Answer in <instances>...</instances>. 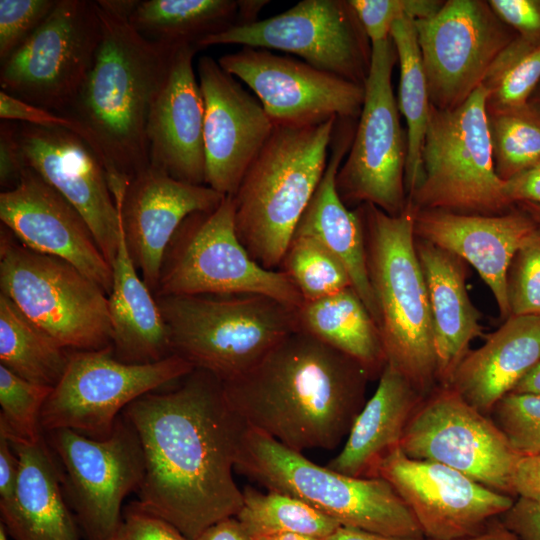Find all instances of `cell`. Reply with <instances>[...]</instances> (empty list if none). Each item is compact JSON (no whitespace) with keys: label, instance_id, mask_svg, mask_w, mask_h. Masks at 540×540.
<instances>
[{"label":"cell","instance_id":"cell-38","mask_svg":"<svg viewBox=\"0 0 540 540\" xmlns=\"http://www.w3.org/2000/svg\"><path fill=\"white\" fill-rule=\"evenodd\" d=\"M493 161L506 181L540 160V111L531 104L488 113Z\"/></svg>","mask_w":540,"mask_h":540},{"label":"cell","instance_id":"cell-51","mask_svg":"<svg viewBox=\"0 0 540 540\" xmlns=\"http://www.w3.org/2000/svg\"><path fill=\"white\" fill-rule=\"evenodd\" d=\"M20 461L9 439L0 433V503L10 501L16 490Z\"/></svg>","mask_w":540,"mask_h":540},{"label":"cell","instance_id":"cell-1","mask_svg":"<svg viewBox=\"0 0 540 540\" xmlns=\"http://www.w3.org/2000/svg\"><path fill=\"white\" fill-rule=\"evenodd\" d=\"M122 414L143 447L145 476L136 501L143 509L190 540L237 515L243 494L233 470L249 426L220 379L193 369L176 387L146 393Z\"/></svg>","mask_w":540,"mask_h":540},{"label":"cell","instance_id":"cell-50","mask_svg":"<svg viewBox=\"0 0 540 540\" xmlns=\"http://www.w3.org/2000/svg\"><path fill=\"white\" fill-rule=\"evenodd\" d=\"M513 494L540 504V454L519 455L512 473Z\"/></svg>","mask_w":540,"mask_h":540},{"label":"cell","instance_id":"cell-59","mask_svg":"<svg viewBox=\"0 0 540 540\" xmlns=\"http://www.w3.org/2000/svg\"><path fill=\"white\" fill-rule=\"evenodd\" d=\"M7 532L2 524H0V540H8Z\"/></svg>","mask_w":540,"mask_h":540},{"label":"cell","instance_id":"cell-49","mask_svg":"<svg viewBox=\"0 0 540 540\" xmlns=\"http://www.w3.org/2000/svg\"><path fill=\"white\" fill-rule=\"evenodd\" d=\"M503 193L509 205L532 203L540 206V160L504 181Z\"/></svg>","mask_w":540,"mask_h":540},{"label":"cell","instance_id":"cell-22","mask_svg":"<svg viewBox=\"0 0 540 540\" xmlns=\"http://www.w3.org/2000/svg\"><path fill=\"white\" fill-rule=\"evenodd\" d=\"M0 220L23 246L72 264L109 295L112 268L89 225L32 169L15 188L1 191Z\"/></svg>","mask_w":540,"mask_h":540},{"label":"cell","instance_id":"cell-39","mask_svg":"<svg viewBox=\"0 0 540 540\" xmlns=\"http://www.w3.org/2000/svg\"><path fill=\"white\" fill-rule=\"evenodd\" d=\"M279 270L288 276L304 301L318 300L352 287L343 263L309 236L293 235Z\"/></svg>","mask_w":540,"mask_h":540},{"label":"cell","instance_id":"cell-20","mask_svg":"<svg viewBox=\"0 0 540 540\" xmlns=\"http://www.w3.org/2000/svg\"><path fill=\"white\" fill-rule=\"evenodd\" d=\"M196 73L204 100L205 185L233 196L275 125L217 60L202 56Z\"/></svg>","mask_w":540,"mask_h":540},{"label":"cell","instance_id":"cell-47","mask_svg":"<svg viewBox=\"0 0 540 540\" xmlns=\"http://www.w3.org/2000/svg\"><path fill=\"white\" fill-rule=\"evenodd\" d=\"M27 169L20 139L19 123H0V185L2 191L15 188Z\"/></svg>","mask_w":540,"mask_h":540},{"label":"cell","instance_id":"cell-2","mask_svg":"<svg viewBox=\"0 0 540 540\" xmlns=\"http://www.w3.org/2000/svg\"><path fill=\"white\" fill-rule=\"evenodd\" d=\"M369 378L355 360L299 328L223 385L249 427L302 453L334 449L348 436Z\"/></svg>","mask_w":540,"mask_h":540},{"label":"cell","instance_id":"cell-16","mask_svg":"<svg viewBox=\"0 0 540 540\" xmlns=\"http://www.w3.org/2000/svg\"><path fill=\"white\" fill-rule=\"evenodd\" d=\"M399 448L410 458L446 465L492 490L513 494L519 454L495 422L451 386L439 385L421 400Z\"/></svg>","mask_w":540,"mask_h":540},{"label":"cell","instance_id":"cell-12","mask_svg":"<svg viewBox=\"0 0 540 540\" xmlns=\"http://www.w3.org/2000/svg\"><path fill=\"white\" fill-rule=\"evenodd\" d=\"M193 369L176 354L157 362L131 364L117 359L113 346L71 351L63 377L42 408L41 430L69 429L92 439H105L130 403L181 380Z\"/></svg>","mask_w":540,"mask_h":540},{"label":"cell","instance_id":"cell-44","mask_svg":"<svg viewBox=\"0 0 540 540\" xmlns=\"http://www.w3.org/2000/svg\"><path fill=\"white\" fill-rule=\"evenodd\" d=\"M57 0H0V61H5L43 23Z\"/></svg>","mask_w":540,"mask_h":540},{"label":"cell","instance_id":"cell-32","mask_svg":"<svg viewBox=\"0 0 540 540\" xmlns=\"http://www.w3.org/2000/svg\"><path fill=\"white\" fill-rule=\"evenodd\" d=\"M267 0H144L129 18L145 39L165 45H195L233 26L257 20Z\"/></svg>","mask_w":540,"mask_h":540},{"label":"cell","instance_id":"cell-30","mask_svg":"<svg viewBox=\"0 0 540 540\" xmlns=\"http://www.w3.org/2000/svg\"><path fill=\"white\" fill-rule=\"evenodd\" d=\"M423 398L401 372L386 363L375 393L356 416L342 450L326 466L353 477H376L380 461L399 446Z\"/></svg>","mask_w":540,"mask_h":540},{"label":"cell","instance_id":"cell-27","mask_svg":"<svg viewBox=\"0 0 540 540\" xmlns=\"http://www.w3.org/2000/svg\"><path fill=\"white\" fill-rule=\"evenodd\" d=\"M11 445L20 470L13 498L0 503L1 524L7 534L14 540H80L58 461L44 434L35 442Z\"/></svg>","mask_w":540,"mask_h":540},{"label":"cell","instance_id":"cell-9","mask_svg":"<svg viewBox=\"0 0 540 540\" xmlns=\"http://www.w3.org/2000/svg\"><path fill=\"white\" fill-rule=\"evenodd\" d=\"M0 288L28 320L64 348L112 346L106 291L72 264L26 248L2 224Z\"/></svg>","mask_w":540,"mask_h":540},{"label":"cell","instance_id":"cell-35","mask_svg":"<svg viewBox=\"0 0 540 540\" xmlns=\"http://www.w3.org/2000/svg\"><path fill=\"white\" fill-rule=\"evenodd\" d=\"M70 353L0 293L1 365L25 380L54 388L65 373Z\"/></svg>","mask_w":540,"mask_h":540},{"label":"cell","instance_id":"cell-25","mask_svg":"<svg viewBox=\"0 0 540 540\" xmlns=\"http://www.w3.org/2000/svg\"><path fill=\"white\" fill-rule=\"evenodd\" d=\"M539 225L525 211L482 215L415 209L414 234L471 264L490 288L500 316L507 319V272L511 260Z\"/></svg>","mask_w":540,"mask_h":540},{"label":"cell","instance_id":"cell-41","mask_svg":"<svg viewBox=\"0 0 540 540\" xmlns=\"http://www.w3.org/2000/svg\"><path fill=\"white\" fill-rule=\"evenodd\" d=\"M491 412L519 455L540 454V395L509 392Z\"/></svg>","mask_w":540,"mask_h":540},{"label":"cell","instance_id":"cell-48","mask_svg":"<svg viewBox=\"0 0 540 540\" xmlns=\"http://www.w3.org/2000/svg\"><path fill=\"white\" fill-rule=\"evenodd\" d=\"M501 519L520 540H540V504L519 497Z\"/></svg>","mask_w":540,"mask_h":540},{"label":"cell","instance_id":"cell-42","mask_svg":"<svg viewBox=\"0 0 540 540\" xmlns=\"http://www.w3.org/2000/svg\"><path fill=\"white\" fill-rule=\"evenodd\" d=\"M511 315H540V226L514 254L507 272Z\"/></svg>","mask_w":540,"mask_h":540},{"label":"cell","instance_id":"cell-36","mask_svg":"<svg viewBox=\"0 0 540 540\" xmlns=\"http://www.w3.org/2000/svg\"><path fill=\"white\" fill-rule=\"evenodd\" d=\"M235 516L254 539L281 533H299L326 539L341 525L304 501L279 491L261 492L247 486Z\"/></svg>","mask_w":540,"mask_h":540},{"label":"cell","instance_id":"cell-26","mask_svg":"<svg viewBox=\"0 0 540 540\" xmlns=\"http://www.w3.org/2000/svg\"><path fill=\"white\" fill-rule=\"evenodd\" d=\"M354 119L338 118L330 144L325 172L294 235L309 236L320 242L345 266L352 287L379 327V312L370 284L364 230L361 217L341 200L336 175L346 157L355 133Z\"/></svg>","mask_w":540,"mask_h":540},{"label":"cell","instance_id":"cell-54","mask_svg":"<svg viewBox=\"0 0 540 540\" xmlns=\"http://www.w3.org/2000/svg\"><path fill=\"white\" fill-rule=\"evenodd\" d=\"M324 540H425L402 538L369 532L357 528L340 526L334 533Z\"/></svg>","mask_w":540,"mask_h":540},{"label":"cell","instance_id":"cell-31","mask_svg":"<svg viewBox=\"0 0 540 540\" xmlns=\"http://www.w3.org/2000/svg\"><path fill=\"white\" fill-rule=\"evenodd\" d=\"M111 268L108 306L115 357L125 363L145 364L172 355L160 307L133 262L121 223Z\"/></svg>","mask_w":540,"mask_h":540},{"label":"cell","instance_id":"cell-46","mask_svg":"<svg viewBox=\"0 0 540 540\" xmlns=\"http://www.w3.org/2000/svg\"><path fill=\"white\" fill-rule=\"evenodd\" d=\"M488 4L517 36L540 41V0H490Z\"/></svg>","mask_w":540,"mask_h":540},{"label":"cell","instance_id":"cell-10","mask_svg":"<svg viewBox=\"0 0 540 540\" xmlns=\"http://www.w3.org/2000/svg\"><path fill=\"white\" fill-rule=\"evenodd\" d=\"M260 294L299 308L304 300L281 270L250 256L235 227V204L225 196L214 209L189 215L170 241L155 297Z\"/></svg>","mask_w":540,"mask_h":540},{"label":"cell","instance_id":"cell-40","mask_svg":"<svg viewBox=\"0 0 540 540\" xmlns=\"http://www.w3.org/2000/svg\"><path fill=\"white\" fill-rule=\"evenodd\" d=\"M52 387L35 384L0 364V433L11 442H35L43 432L40 415Z\"/></svg>","mask_w":540,"mask_h":540},{"label":"cell","instance_id":"cell-28","mask_svg":"<svg viewBox=\"0 0 540 540\" xmlns=\"http://www.w3.org/2000/svg\"><path fill=\"white\" fill-rule=\"evenodd\" d=\"M415 248L431 308L437 381L448 386L471 341L482 335L480 313L467 293L466 262L416 236Z\"/></svg>","mask_w":540,"mask_h":540},{"label":"cell","instance_id":"cell-15","mask_svg":"<svg viewBox=\"0 0 540 540\" xmlns=\"http://www.w3.org/2000/svg\"><path fill=\"white\" fill-rule=\"evenodd\" d=\"M349 1L303 0L275 16L202 38L213 45L275 49L295 54L321 71L364 85L371 44Z\"/></svg>","mask_w":540,"mask_h":540},{"label":"cell","instance_id":"cell-5","mask_svg":"<svg viewBox=\"0 0 540 540\" xmlns=\"http://www.w3.org/2000/svg\"><path fill=\"white\" fill-rule=\"evenodd\" d=\"M338 118L276 125L236 193V233L250 256L279 270L298 222L325 172Z\"/></svg>","mask_w":540,"mask_h":540},{"label":"cell","instance_id":"cell-52","mask_svg":"<svg viewBox=\"0 0 540 540\" xmlns=\"http://www.w3.org/2000/svg\"><path fill=\"white\" fill-rule=\"evenodd\" d=\"M195 540H256L236 517L226 518L207 528Z\"/></svg>","mask_w":540,"mask_h":540},{"label":"cell","instance_id":"cell-4","mask_svg":"<svg viewBox=\"0 0 540 540\" xmlns=\"http://www.w3.org/2000/svg\"><path fill=\"white\" fill-rule=\"evenodd\" d=\"M357 211L387 363L426 397L438 383L437 361L428 290L415 248V209L408 202L396 216L372 204Z\"/></svg>","mask_w":540,"mask_h":540},{"label":"cell","instance_id":"cell-34","mask_svg":"<svg viewBox=\"0 0 540 540\" xmlns=\"http://www.w3.org/2000/svg\"><path fill=\"white\" fill-rule=\"evenodd\" d=\"M390 38L400 66L397 105L407 125L405 187L409 197L422 178L421 151L431 104L414 20L410 17L398 20L392 26Z\"/></svg>","mask_w":540,"mask_h":540},{"label":"cell","instance_id":"cell-8","mask_svg":"<svg viewBox=\"0 0 540 540\" xmlns=\"http://www.w3.org/2000/svg\"><path fill=\"white\" fill-rule=\"evenodd\" d=\"M486 99L481 84L454 109L431 105L422 178L408 197L414 209L497 215L511 206L495 172Z\"/></svg>","mask_w":540,"mask_h":540},{"label":"cell","instance_id":"cell-55","mask_svg":"<svg viewBox=\"0 0 540 540\" xmlns=\"http://www.w3.org/2000/svg\"><path fill=\"white\" fill-rule=\"evenodd\" d=\"M511 392L540 395V361L522 377Z\"/></svg>","mask_w":540,"mask_h":540},{"label":"cell","instance_id":"cell-14","mask_svg":"<svg viewBox=\"0 0 540 540\" xmlns=\"http://www.w3.org/2000/svg\"><path fill=\"white\" fill-rule=\"evenodd\" d=\"M101 37L96 1L57 0L43 23L1 62V90L62 114L84 82Z\"/></svg>","mask_w":540,"mask_h":540},{"label":"cell","instance_id":"cell-56","mask_svg":"<svg viewBox=\"0 0 540 540\" xmlns=\"http://www.w3.org/2000/svg\"><path fill=\"white\" fill-rule=\"evenodd\" d=\"M257 540H324L317 537L299 534V533H281L270 536H265Z\"/></svg>","mask_w":540,"mask_h":540},{"label":"cell","instance_id":"cell-58","mask_svg":"<svg viewBox=\"0 0 540 540\" xmlns=\"http://www.w3.org/2000/svg\"><path fill=\"white\" fill-rule=\"evenodd\" d=\"M528 103L540 111V83L538 84Z\"/></svg>","mask_w":540,"mask_h":540},{"label":"cell","instance_id":"cell-3","mask_svg":"<svg viewBox=\"0 0 540 540\" xmlns=\"http://www.w3.org/2000/svg\"><path fill=\"white\" fill-rule=\"evenodd\" d=\"M96 4L102 37L84 82L62 115L88 132L108 183L129 181L149 167L148 114L174 46L145 39L129 18Z\"/></svg>","mask_w":540,"mask_h":540},{"label":"cell","instance_id":"cell-17","mask_svg":"<svg viewBox=\"0 0 540 540\" xmlns=\"http://www.w3.org/2000/svg\"><path fill=\"white\" fill-rule=\"evenodd\" d=\"M414 23L430 104L440 110L464 103L517 36L488 1L448 0L433 16Z\"/></svg>","mask_w":540,"mask_h":540},{"label":"cell","instance_id":"cell-53","mask_svg":"<svg viewBox=\"0 0 540 540\" xmlns=\"http://www.w3.org/2000/svg\"><path fill=\"white\" fill-rule=\"evenodd\" d=\"M455 540H520V538L505 525L501 517H498L489 521L478 533Z\"/></svg>","mask_w":540,"mask_h":540},{"label":"cell","instance_id":"cell-57","mask_svg":"<svg viewBox=\"0 0 540 540\" xmlns=\"http://www.w3.org/2000/svg\"><path fill=\"white\" fill-rule=\"evenodd\" d=\"M523 210L526 211L533 220L540 226V206L532 203L522 204Z\"/></svg>","mask_w":540,"mask_h":540},{"label":"cell","instance_id":"cell-6","mask_svg":"<svg viewBox=\"0 0 540 540\" xmlns=\"http://www.w3.org/2000/svg\"><path fill=\"white\" fill-rule=\"evenodd\" d=\"M172 354L223 383L256 366L299 327L297 309L260 294L156 297Z\"/></svg>","mask_w":540,"mask_h":540},{"label":"cell","instance_id":"cell-33","mask_svg":"<svg viewBox=\"0 0 540 540\" xmlns=\"http://www.w3.org/2000/svg\"><path fill=\"white\" fill-rule=\"evenodd\" d=\"M297 314L300 329L355 360L370 378L380 376L387 363L380 329L353 287L304 301Z\"/></svg>","mask_w":540,"mask_h":540},{"label":"cell","instance_id":"cell-13","mask_svg":"<svg viewBox=\"0 0 540 540\" xmlns=\"http://www.w3.org/2000/svg\"><path fill=\"white\" fill-rule=\"evenodd\" d=\"M43 434L58 461L65 498L85 540H110L122 520L124 498L137 493L145 476L137 431L121 414L105 439L69 429Z\"/></svg>","mask_w":540,"mask_h":540},{"label":"cell","instance_id":"cell-29","mask_svg":"<svg viewBox=\"0 0 540 540\" xmlns=\"http://www.w3.org/2000/svg\"><path fill=\"white\" fill-rule=\"evenodd\" d=\"M539 361L540 315H511L467 353L448 386L487 414Z\"/></svg>","mask_w":540,"mask_h":540},{"label":"cell","instance_id":"cell-23","mask_svg":"<svg viewBox=\"0 0 540 540\" xmlns=\"http://www.w3.org/2000/svg\"><path fill=\"white\" fill-rule=\"evenodd\" d=\"M125 239L140 275L155 293L165 251L191 214L216 208L225 195L148 167L112 191Z\"/></svg>","mask_w":540,"mask_h":540},{"label":"cell","instance_id":"cell-24","mask_svg":"<svg viewBox=\"0 0 540 540\" xmlns=\"http://www.w3.org/2000/svg\"><path fill=\"white\" fill-rule=\"evenodd\" d=\"M198 48L174 46L153 97L146 126L149 167L205 185L204 100L193 67Z\"/></svg>","mask_w":540,"mask_h":540},{"label":"cell","instance_id":"cell-45","mask_svg":"<svg viewBox=\"0 0 540 540\" xmlns=\"http://www.w3.org/2000/svg\"><path fill=\"white\" fill-rule=\"evenodd\" d=\"M110 540H190L165 519L143 509L136 501L124 508Z\"/></svg>","mask_w":540,"mask_h":540},{"label":"cell","instance_id":"cell-11","mask_svg":"<svg viewBox=\"0 0 540 540\" xmlns=\"http://www.w3.org/2000/svg\"><path fill=\"white\" fill-rule=\"evenodd\" d=\"M396 60L391 38L371 43L363 106L350 149L336 175L337 192L348 208L372 204L392 216L402 213L408 203L406 134L391 81Z\"/></svg>","mask_w":540,"mask_h":540},{"label":"cell","instance_id":"cell-7","mask_svg":"<svg viewBox=\"0 0 540 540\" xmlns=\"http://www.w3.org/2000/svg\"><path fill=\"white\" fill-rule=\"evenodd\" d=\"M235 469L267 490L294 496L341 526L425 539L412 512L381 477H353L317 465L302 453L248 427Z\"/></svg>","mask_w":540,"mask_h":540},{"label":"cell","instance_id":"cell-37","mask_svg":"<svg viewBox=\"0 0 540 540\" xmlns=\"http://www.w3.org/2000/svg\"><path fill=\"white\" fill-rule=\"evenodd\" d=\"M539 83L540 41L516 36L497 55L483 79L487 112L527 105Z\"/></svg>","mask_w":540,"mask_h":540},{"label":"cell","instance_id":"cell-19","mask_svg":"<svg viewBox=\"0 0 540 540\" xmlns=\"http://www.w3.org/2000/svg\"><path fill=\"white\" fill-rule=\"evenodd\" d=\"M385 479L415 517L426 540H455L474 535L501 517L514 503L446 465L408 457L399 446L379 463Z\"/></svg>","mask_w":540,"mask_h":540},{"label":"cell","instance_id":"cell-21","mask_svg":"<svg viewBox=\"0 0 540 540\" xmlns=\"http://www.w3.org/2000/svg\"><path fill=\"white\" fill-rule=\"evenodd\" d=\"M19 139L26 166L82 215L111 265L120 220L100 157L82 137L62 128L19 123Z\"/></svg>","mask_w":540,"mask_h":540},{"label":"cell","instance_id":"cell-43","mask_svg":"<svg viewBox=\"0 0 540 540\" xmlns=\"http://www.w3.org/2000/svg\"><path fill=\"white\" fill-rule=\"evenodd\" d=\"M371 43L390 38L392 26L403 17L413 20L433 16L443 2L435 0H349Z\"/></svg>","mask_w":540,"mask_h":540},{"label":"cell","instance_id":"cell-18","mask_svg":"<svg viewBox=\"0 0 540 540\" xmlns=\"http://www.w3.org/2000/svg\"><path fill=\"white\" fill-rule=\"evenodd\" d=\"M217 61L253 91L275 126L315 125L332 118L356 120L360 115L364 85L304 61L247 46Z\"/></svg>","mask_w":540,"mask_h":540}]
</instances>
